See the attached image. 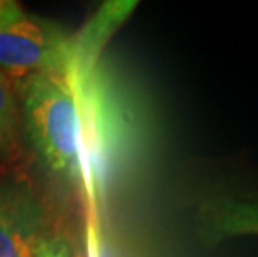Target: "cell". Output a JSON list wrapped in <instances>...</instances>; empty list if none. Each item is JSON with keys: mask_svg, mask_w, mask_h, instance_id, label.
<instances>
[{"mask_svg": "<svg viewBox=\"0 0 258 257\" xmlns=\"http://www.w3.org/2000/svg\"><path fill=\"white\" fill-rule=\"evenodd\" d=\"M70 37L52 22L24 15L0 27V72L17 77L67 72Z\"/></svg>", "mask_w": 258, "mask_h": 257, "instance_id": "obj_3", "label": "cell"}, {"mask_svg": "<svg viewBox=\"0 0 258 257\" xmlns=\"http://www.w3.org/2000/svg\"><path fill=\"white\" fill-rule=\"evenodd\" d=\"M37 257H74L72 247L63 236H47L37 250Z\"/></svg>", "mask_w": 258, "mask_h": 257, "instance_id": "obj_7", "label": "cell"}, {"mask_svg": "<svg viewBox=\"0 0 258 257\" xmlns=\"http://www.w3.org/2000/svg\"><path fill=\"white\" fill-rule=\"evenodd\" d=\"M19 106L12 79L0 72V157L10 156L17 142Z\"/></svg>", "mask_w": 258, "mask_h": 257, "instance_id": "obj_5", "label": "cell"}, {"mask_svg": "<svg viewBox=\"0 0 258 257\" xmlns=\"http://www.w3.org/2000/svg\"><path fill=\"white\" fill-rule=\"evenodd\" d=\"M25 15L24 9L15 0H0V27L9 25Z\"/></svg>", "mask_w": 258, "mask_h": 257, "instance_id": "obj_8", "label": "cell"}, {"mask_svg": "<svg viewBox=\"0 0 258 257\" xmlns=\"http://www.w3.org/2000/svg\"><path fill=\"white\" fill-rule=\"evenodd\" d=\"M69 75L79 104V187L97 214L132 152L135 122L128 100L100 62Z\"/></svg>", "mask_w": 258, "mask_h": 257, "instance_id": "obj_1", "label": "cell"}, {"mask_svg": "<svg viewBox=\"0 0 258 257\" xmlns=\"http://www.w3.org/2000/svg\"><path fill=\"white\" fill-rule=\"evenodd\" d=\"M47 236L34 187L24 179H0V257H37Z\"/></svg>", "mask_w": 258, "mask_h": 257, "instance_id": "obj_4", "label": "cell"}, {"mask_svg": "<svg viewBox=\"0 0 258 257\" xmlns=\"http://www.w3.org/2000/svg\"><path fill=\"white\" fill-rule=\"evenodd\" d=\"M213 234L232 232H258V211L251 212L248 207H222L212 217Z\"/></svg>", "mask_w": 258, "mask_h": 257, "instance_id": "obj_6", "label": "cell"}, {"mask_svg": "<svg viewBox=\"0 0 258 257\" xmlns=\"http://www.w3.org/2000/svg\"><path fill=\"white\" fill-rule=\"evenodd\" d=\"M27 134L45 166L79 185V104L67 72H37L22 79Z\"/></svg>", "mask_w": 258, "mask_h": 257, "instance_id": "obj_2", "label": "cell"}]
</instances>
